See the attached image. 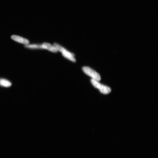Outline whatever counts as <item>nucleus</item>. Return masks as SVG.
I'll use <instances>...</instances> for the list:
<instances>
[{
  "instance_id": "7",
  "label": "nucleus",
  "mask_w": 158,
  "mask_h": 158,
  "mask_svg": "<svg viewBox=\"0 0 158 158\" xmlns=\"http://www.w3.org/2000/svg\"><path fill=\"white\" fill-rule=\"evenodd\" d=\"M25 47H26L30 49H43L42 44H28L25 45Z\"/></svg>"
},
{
  "instance_id": "1",
  "label": "nucleus",
  "mask_w": 158,
  "mask_h": 158,
  "mask_svg": "<svg viewBox=\"0 0 158 158\" xmlns=\"http://www.w3.org/2000/svg\"><path fill=\"white\" fill-rule=\"evenodd\" d=\"M82 70L87 75L91 77L93 79L98 81L101 80V78L100 75L90 67L84 66L83 67Z\"/></svg>"
},
{
  "instance_id": "4",
  "label": "nucleus",
  "mask_w": 158,
  "mask_h": 158,
  "mask_svg": "<svg viewBox=\"0 0 158 158\" xmlns=\"http://www.w3.org/2000/svg\"><path fill=\"white\" fill-rule=\"evenodd\" d=\"M43 49L48 50L54 53L57 52V50L54 46L51 44H50L46 43H44L42 44Z\"/></svg>"
},
{
  "instance_id": "8",
  "label": "nucleus",
  "mask_w": 158,
  "mask_h": 158,
  "mask_svg": "<svg viewBox=\"0 0 158 158\" xmlns=\"http://www.w3.org/2000/svg\"><path fill=\"white\" fill-rule=\"evenodd\" d=\"M53 46L55 47L56 49L57 50V51H59L62 53L65 52L67 51V50L64 48L62 47L61 46H60L58 44H57V43H54Z\"/></svg>"
},
{
  "instance_id": "3",
  "label": "nucleus",
  "mask_w": 158,
  "mask_h": 158,
  "mask_svg": "<svg viewBox=\"0 0 158 158\" xmlns=\"http://www.w3.org/2000/svg\"><path fill=\"white\" fill-rule=\"evenodd\" d=\"M97 89H99L101 93L105 94H109L111 91V89L109 87L101 84L100 85Z\"/></svg>"
},
{
  "instance_id": "2",
  "label": "nucleus",
  "mask_w": 158,
  "mask_h": 158,
  "mask_svg": "<svg viewBox=\"0 0 158 158\" xmlns=\"http://www.w3.org/2000/svg\"><path fill=\"white\" fill-rule=\"evenodd\" d=\"M11 38L17 42L26 45H28L29 43V41L27 39L16 35H14L12 36H11Z\"/></svg>"
},
{
  "instance_id": "5",
  "label": "nucleus",
  "mask_w": 158,
  "mask_h": 158,
  "mask_svg": "<svg viewBox=\"0 0 158 158\" xmlns=\"http://www.w3.org/2000/svg\"><path fill=\"white\" fill-rule=\"evenodd\" d=\"M62 55L63 56L72 62H76V60L74 57V55L73 54L67 51L62 53Z\"/></svg>"
},
{
  "instance_id": "6",
  "label": "nucleus",
  "mask_w": 158,
  "mask_h": 158,
  "mask_svg": "<svg viewBox=\"0 0 158 158\" xmlns=\"http://www.w3.org/2000/svg\"><path fill=\"white\" fill-rule=\"evenodd\" d=\"M0 85L6 87H9L11 86L12 83L9 81L3 78L0 79Z\"/></svg>"
}]
</instances>
